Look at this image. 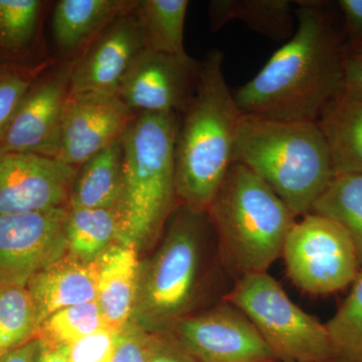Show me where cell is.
Masks as SVG:
<instances>
[{
	"instance_id": "cell-1",
	"label": "cell",
	"mask_w": 362,
	"mask_h": 362,
	"mask_svg": "<svg viewBox=\"0 0 362 362\" xmlns=\"http://www.w3.org/2000/svg\"><path fill=\"white\" fill-rule=\"evenodd\" d=\"M291 39L233 93L242 115L317 122L343 90L344 47L330 6L298 0Z\"/></svg>"
},
{
	"instance_id": "cell-2",
	"label": "cell",
	"mask_w": 362,
	"mask_h": 362,
	"mask_svg": "<svg viewBox=\"0 0 362 362\" xmlns=\"http://www.w3.org/2000/svg\"><path fill=\"white\" fill-rule=\"evenodd\" d=\"M223 52L211 49L201 61L194 97L180 115L175 142L178 204L206 211L233 164L242 113L223 71Z\"/></svg>"
},
{
	"instance_id": "cell-3",
	"label": "cell",
	"mask_w": 362,
	"mask_h": 362,
	"mask_svg": "<svg viewBox=\"0 0 362 362\" xmlns=\"http://www.w3.org/2000/svg\"><path fill=\"white\" fill-rule=\"evenodd\" d=\"M233 161L254 171L297 216L312 207L335 176L317 122L243 115Z\"/></svg>"
},
{
	"instance_id": "cell-4",
	"label": "cell",
	"mask_w": 362,
	"mask_h": 362,
	"mask_svg": "<svg viewBox=\"0 0 362 362\" xmlns=\"http://www.w3.org/2000/svg\"><path fill=\"white\" fill-rule=\"evenodd\" d=\"M176 113L137 114L122 137V192L117 204L119 243L139 251L156 240L178 204Z\"/></svg>"
},
{
	"instance_id": "cell-5",
	"label": "cell",
	"mask_w": 362,
	"mask_h": 362,
	"mask_svg": "<svg viewBox=\"0 0 362 362\" xmlns=\"http://www.w3.org/2000/svg\"><path fill=\"white\" fill-rule=\"evenodd\" d=\"M206 211L226 265L240 277L268 271L297 221L265 181L239 162H233Z\"/></svg>"
},
{
	"instance_id": "cell-6",
	"label": "cell",
	"mask_w": 362,
	"mask_h": 362,
	"mask_svg": "<svg viewBox=\"0 0 362 362\" xmlns=\"http://www.w3.org/2000/svg\"><path fill=\"white\" fill-rule=\"evenodd\" d=\"M153 256L140 268L132 320L151 333L168 332L189 315L201 289L206 247L214 233L207 211L178 204Z\"/></svg>"
},
{
	"instance_id": "cell-7",
	"label": "cell",
	"mask_w": 362,
	"mask_h": 362,
	"mask_svg": "<svg viewBox=\"0 0 362 362\" xmlns=\"http://www.w3.org/2000/svg\"><path fill=\"white\" fill-rule=\"evenodd\" d=\"M225 301L247 316L280 362H334L325 324L298 307L267 272L238 279Z\"/></svg>"
},
{
	"instance_id": "cell-8",
	"label": "cell",
	"mask_w": 362,
	"mask_h": 362,
	"mask_svg": "<svg viewBox=\"0 0 362 362\" xmlns=\"http://www.w3.org/2000/svg\"><path fill=\"white\" fill-rule=\"evenodd\" d=\"M282 257L293 284L312 295H327L351 286L361 272L349 233L329 218L308 214L286 238Z\"/></svg>"
},
{
	"instance_id": "cell-9",
	"label": "cell",
	"mask_w": 362,
	"mask_h": 362,
	"mask_svg": "<svg viewBox=\"0 0 362 362\" xmlns=\"http://www.w3.org/2000/svg\"><path fill=\"white\" fill-rule=\"evenodd\" d=\"M69 206L0 216V286H25L68 252Z\"/></svg>"
},
{
	"instance_id": "cell-10",
	"label": "cell",
	"mask_w": 362,
	"mask_h": 362,
	"mask_svg": "<svg viewBox=\"0 0 362 362\" xmlns=\"http://www.w3.org/2000/svg\"><path fill=\"white\" fill-rule=\"evenodd\" d=\"M78 59H58L35 80L0 141V154L33 153L54 159L71 73Z\"/></svg>"
},
{
	"instance_id": "cell-11",
	"label": "cell",
	"mask_w": 362,
	"mask_h": 362,
	"mask_svg": "<svg viewBox=\"0 0 362 362\" xmlns=\"http://www.w3.org/2000/svg\"><path fill=\"white\" fill-rule=\"evenodd\" d=\"M168 332L197 362H280L247 316L226 301L189 314Z\"/></svg>"
},
{
	"instance_id": "cell-12",
	"label": "cell",
	"mask_w": 362,
	"mask_h": 362,
	"mask_svg": "<svg viewBox=\"0 0 362 362\" xmlns=\"http://www.w3.org/2000/svg\"><path fill=\"white\" fill-rule=\"evenodd\" d=\"M201 62L188 54L144 49L124 78L118 96L134 112L180 115L194 97Z\"/></svg>"
},
{
	"instance_id": "cell-13",
	"label": "cell",
	"mask_w": 362,
	"mask_h": 362,
	"mask_svg": "<svg viewBox=\"0 0 362 362\" xmlns=\"http://www.w3.org/2000/svg\"><path fill=\"white\" fill-rule=\"evenodd\" d=\"M136 116L118 95L69 94L54 159L80 168L119 141Z\"/></svg>"
},
{
	"instance_id": "cell-14",
	"label": "cell",
	"mask_w": 362,
	"mask_h": 362,
	"mask_svg": "<svg viewBox=\"0 0 362 362\" xmlns=\"http://www.w3.org/2000/svg\"><path fill=\"white\" fill-rule=\"evenodd\" d=\"M77 171L37 154H0V216L69 206Z\"/></svg>"
},
{
	"instance_id": "cell-15",
	"label": "cell",
	"mask_w": 362,
	"mask_h": 362,
	"mask_svg": "<svg viewBox=\"0 0 362 362\" xmlns=\"http://www.w3.org/2000/svg\"><path fill=\"white\" fill-rule=\"evenodd\" d=\"M133 11L119 16L80 57L71 73L70 94L118 95L124 78L145 49Z\"/></svg>"
},
{
	"instance_id": "cell-16",
	"label": "cell",
	"mask_w": 362,
	"mask_h": 362,
	"mask_svg": "<svg viewBox=\"0 0 362 362\" xmlns=\"http://www.w3.org/2000/svg\"><path fill=\"white\" fill-rule=\"evenodd\" d=\"M100 258L83 261L66 252L26 285L37 308L39 326L54 312L97 301Z\"/></svg>"
},
{
	"instance_id": "cell-17",
	"label": "cell",
	"mask_w": 362,
	"mask_h": 362,
	"mask_svg": "<svg viewBox=\"0 0 362 362\" xmlns=\"http://www.w3.org/2000/svg\"><path fill=\"white\" fill-rule=\"evenodd\" d=\"M137 0H59L52 18V39L59 59L84 54L97 37L119 16L133 11Z\"/></svg>"
},
{
	"instance_id": "cell-18",
	"label": "cell",
	"mask_w": 362,
	"mask_h": 362,
	"mask_svg": "<svg viewBox=\"0 0 362 362\" xmlns=\"http://www.w3.org/2000/svg\"><path fill=\"white\" fill-rule=\"evenodd\" d=\"M137 247L117 243L100 257L97 303L106 329L118 332L134 314L139 288Z\"/></svg>"
},
{
	"instance_id": "cell-19",
	"label": "cell",
	"mask_w": 362,
	"mask_h": 362,
	"mask_svg": "<svg viewBox=\"0 0 362 362\" xmlns=\"http://www.w3.org/2000/svg\"><path fill=\"white\" fill-rule=\"evenodd\" d=\"M335 175L362 173V95L341 92L317 121Z\"/></svg>"
},
{
	"instance_id": "cell-20",
	"label": "cell",
	"mask_w": 362,
	"mask_h": 362,
	"mask_svg": "<svg viewBox=\"0 0 362 362\" xmlns=\"http://www.w3.org/2000/svg\"><path fill=\"white\" fill-rule=\"evenodd\" d=\"M207 13L213 32L239 21L252 32L285 42L296 28L295 4L290 0H211Z\"/></svg>"
},
{
	"instance_id": "cell-21",
	"label": "cell",
	"mask_w": 362,
	"mask_h": 362,
	"mask_svg": "<svg viewBox=\"0 0 362 362\" xmlns=\"http://www.w3.org/2000/svg\"><path fill=\"white\" fill-rule=\"evenodd\" d=\"M47 2L0 0V65H26L47 58L35 54Z\"/></svg>"
},
{
	"instance_id": "cell-22",
	"label": "cell",
	"mask_w": 362,
	"mask_h": 362,
	"mask_svg": "<svg viewBox=\"0 0 362 362\" xmlns=\"http://www.w3.org/2000/svg\"><path fill=\"white\" fill-rule=\"evenodd\" d=\"M122 138L78 168L69 201L70 209L115 207L122 192Z\"/></svg>"
},
{
	"instance_id": "cell-23",
	"label": "cell",
	"mask_w": 362,
	"mask_h": 362,
	"mask_svg": "<svg viewBox=\"0 0 362 362\" xmlns=\"http://www.w3.org/2000/svg\"><path fill=\"white\" fill-rule=\"evenodd\" d=\"M188 0H137L134 14L145 49L168 54H187L185 49Z\"/></svg>"
},
{
	"instance_id": "cell-24",
	"label": "cell",
	"mask_w": 362,
	"mask_h": 362,
	"mask_svg": "<svg viewBox=\"0 0 362 362\" xmlns=\"http://www.w3.org/2000/svg\"><path fill=\"white\" fill-rule=\"evenodd\" d=\"M119 216L115 207L70 209L66 223L68 252L83 261H96L119 243Z\"/></svg>"
},
{
	"instance_id": "cell-25",
	"label": "cell",
	"mask_w": 362,
	"mask_h": 362,
	"mask_svg": "<svg viewBox=\"0 0 362 362\" xmlns=\"http://www.w3.org/2000/svg\"><path fill=\"white\" fill-rule=\"evenodd\" d=\"M335 221L349 233L362 270V173L337 175L317 199L311 213Z\"/></svg>"
},
{
	"instance_id": "cell-26",
	"label": "cell",
	"mask_w": 362,
	"mask_h": 362,
	"mask_svg": "<svg viewBox=\"0 0 362 362\" xmlns=\"http://www.w3.org/2000/svg\"><path fill=\"white\" fill-rule=\"evenodd\" d=\"M37 308L25 286H0V356L37 338Z\"/></svg>"
},
{
	"instance_id": "cell-27",
	"label": "cell",
	"mask_w": 362,
	"mask_h": 362,
	"mask_svg": "<svg viewBox=\"0 0 362 362\" xmlns=\"http://www.w3.org/2000/svg\"><path fill=\"white\" fill-rule=\"evenodd\" d=\"M325 327L334 362H354L362 356V270L352 283L349 296Z\"/></svg>"
},
{
	"instance_id": "cell-28",
	"label": "cell",
	"mask_w": 362,
	"mask_h": 362,
	"mask_svg": "<svg viewBox=\"0 0 362 362\" xmlns=\"http://www.w3.org/2000/svg\"><path fill=\"white\" fill-rule=\"evenodd\" d=\"M101 329H106L103 317L97 301H93L54 312L40 323L37 337L52 344L71 346Z\"/></svg>"
},
{
	"instance_id": "cell-29",
	"label": "cell",
	"mask_w": 362,
	"mask_h": 362,
	"mask_svg": "<svg viewBox=\"0 0 362 362\" xmlns=\"http://www.w3.org/2000/svg\"><path fill=\"white\" fill-rule=\"evenodd\" d=\"M57 59L49 57L39 63L0 66V141L8 129L26 92L45 70L56 63Z\"/></svg>"
},
{
	"instance_id": "cell-30",
	"label": "cell",
	"mask_w": 362,
	"mask_h": 362,
	"mask_svg": "<svg viewBox=\"0 0 362 362\" xmlns=\"http://www.w3.org/2000/svg\"><path fill=\"white\" fill-rule=\"evenodd\" d=\"M154 333L131 320L117 332L110 362L148 361Z\"/></svg>"
},
{
	"instance_id": "cell-31",
	"label": "cell",
	"mask_w": 362,
	"mask_h": 362,
	"mask_svg": "<svg viewBox=\"0 0 362 362\" xmlns=\"http://www.w3.org/2000/svg\"><path fill=\"white\" fill-rule=\"evenodd\" d=\"M117 332L101 329L71 345L69 362H110Z\"/></svg>"
},
{
	"instance_id": "cell-32",
	"label": "cell",
	"mask_w": 362,
	"mask_h": 362,
	"mask_svg": "<svg viewBox=\"0 0 362 362\" xmlns=\"http://www.w3.org/2000/svg\"><path fill=\"white\" fill-rule=\"evenodd\" d=\"M337 6L342 16L344 52L362 47V0H339Z\"/></svg>"
},
{
	"instance_id": "cell-33",
	"label": "cell",
	"mask_w": 362,
	"mask_h": 362,
	"mask_svg": "<svg viewBox=\"0 0 362 362\" xmlns=\"http://www.w3.org/2000/svg\"><path fill=\"white\" fill-rule=\"evenodd\" d=\"M147 362H197L169 332L154 333Z\"/></svg>"
},
{
	"instance_id": "cell-34",
	"label": "cell",
	"mask_w": 362,
	"mask_h": 362,
	"mask_svg": "<svg viewBox=\"0 0 362 362\" xmlns=\"http://www.w3.org/2000/svg\"><path fill=\"white\" fill-rule=\"evenodd\" d=\"M342 92L362 95V47L345 52Z\"/></svg>"
},
{
	"instance_id": "cell-35",
	"label": "cell",
	"mask_w": 362,
	"mask_h": 362,
	"mask_svg": "<svg viewBox=\"0 0 362 362\" xmlns=\"http://www.w3.org/2000/svg\"><path fill=\"white\" fill-rule=\"evenodd\" d=\"M40 345L39 338H35L23 346L0 356V362H35L39 354Z\"/></svg>"
},
{
	"instance_id": "cell-36",
	"label": "cell",
	"mask_w": 362,
	"mask_h": 362,
	"mask_svg": "<svg viewBox=\"0 0 362 362\" xmlns=\"http://www.w3.org/2000/svg\"><path fill=\"white\" fill-rule=\"evenodd\" d=\"M40 345L35 362H69V349L66 345L52 344L40 340Z\"/></svg>"
},
{
	"instance_id": "cell-37",
	"label": "cell",
	"mask_w": 362,
	"mask_h": 362,
	"mask_svg": "<svg viewBox=\"0 0 362 362\" xmlns=\"http://www.w3.org/2000/svg\"><path fill=\"white\" fill-rule=\"evenodd\" d=\"M354 362H362V356L361 357H359L358 359H356V361H354Z\"/></svg>"
},
{
	"instance_id": "cell-38",
	"label": "cell",
	"mask_w": 362,
	"mask_h": 362,
	"mask_svg": "<svg viewBox=\"0 0 362 362\" xmlns=\"http://www.w3.org/2000/svg\"><path fill=\"white\" fill-rule=\"evenodd\" d=\"M4 66V65H0V66Z\"/></svg>"
}]
</instances>
